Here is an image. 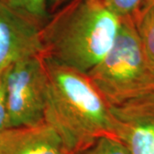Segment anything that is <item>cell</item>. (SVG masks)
<instances>
[{"label": "cell", "mask_w": 154, "mask_h": 154, "mask_svg": "<svg viewBox=\"0 0 154 154\" xmlns=\"http://www.w3.org/2000/svg\"><path fill=\"white\" fill-rule=\"evenodd\" d=\"M120 23L102 0H69L41 28L42 56L87 74L111 49Z\"/></svg>", "instance_id": "cell-1"}, {"label": "cell", "mask_w": 154, "mask_h": 154, "mask_svg": "<svg viewBox=\"0 0 154 154\" xmlns=\"http://www.w3.org/2000/svg\"><path fill=\"white\" fill-rule=\"evenodd\" d=\"M45 63L48 75L45 121L73 154L100 138L116 137L109 105L88 75L46 58Z\"/></svg>", "instance_id": "cell-2"}, {"label": "cell", "mask_w": 154, "mask_h": 154, "mask_svg": "<svg viewBox=\"0 0 154 154\" xmlns=\"http://www.w3.org/2000/svg\"><path fill=\"white\" fill-rule=\"evenodd\" d=\"M87 75L109 105L154 94V70L144 54L134 18H121L111 49Z\"/></svg>", "instance_id": "cell-3"}, {"label": "cell", "mask_w": 154, "mask_h": 154, "mask_svg": "<svg viewBox=\"0 0 154 154\" xmlns=\"http://www.w3.org/2000/svg\"><path fill=\"white\" fill-rule=\"evenodd\" d=\"M10 128L45 122L48 75L42 55L17 62L4 73Z\"/></svg>", "instance_id": "cell-4"}, {"label": "cell", "mask_w": 154, "mask_h": 154, "mask_svg": "<svg viewBox=\"0 0 154 154\" xmlns=\"http://www.w3.org/2000/svg\"><path fill=\"white\" fill-rule=\"evenodd\" d=\"M41 28L0 0V75L17 62L42 55Z\"/></svg>", "instance_id": "cell-5"}, {"label": "cell", "mask_w": 154, "mask_h": 154, "mask_svg": "<svg viewBox=\"0 0 154 154\" xmlns=\"http://www.w3.org/2000/svg\"><path fill=\"white\" fill-rule=\"evenodd\" d=\"M116 137L130 154H154V94L109 105Z\"/></svg>", "instance_id": "cell-6"}, {"label": "cell", "mask_w": 154, "mask_h": 154, "mask_svg": "<svg viewBox=\"0 0 154 154\" xmlns=\"http://www.w3.org/2000/svg\"><path fill=\"white\" fill-rule=\"evenodd\" d=\"M0 154H73L55 128L45 121L0 132Z\"/></svg>", "instance_id": "cell-7"}, {"label": "cell", "mask_w": 154, "mask_h": 154, "mask_svg": "<svg viewBox=\"0 0 154 154\" xmlns=\"http://www.w3.org/2000/svg\"><path fill=\"white\" fill-rule=\"evenodd\" d=\"M135 24L144 54L154 70V5L138 17Z\"/></svg>", "instance_id": "cell-8"}, {"label": "cell", "mask_w": 154, "mask_h": 154, "mask_svg": "<svg viewBox=\"0 0 154 154\" xmlns=\"http://www.w3.org/2000/svg\"><path fill=\"white\" fill-rule=\"evenodd\" d=\"M14 10L21 12L43 26L50 17L46 0H3Z\"/></svg>", "instance_id": "cell-9"}, {"label": "cell", "mask_w": 154, "mask_h": 154, "mask_svg": "<svg viewBox=\"0 0 154 154\" xmlns=\"http://www.w3.org/2000/svg\"><path fill=\"white\" fill-rule=\"evenodd\" d=\"M77 154H130L125 145L116 137H103Z\"/></svg>", "instance_id": "cell-10"}, {"label": "cell", "mask_w": 154, "mask_h": 154, "mask_svg": "<svg viewBox=\"0 0 154 154\" xmlns=\"http://www.w3.org/2000/svg\"><path fill=\"white\" fill-rule=\"evenodd\" d=\"M119 18L132 17L137 20L143 0H102Z\"/></svg>", "instance_id": "cell-11"}, {"label": "cell", "mask_w": 154, "mask_h": 154, "mask_svg": "<svg viewBox=\"0 0 154 154\" xmlns=\"http://www.w3.org/2000/svg\"><path fill=\"white\" fill-rule=\"evenodd\" d=\"M4 73L0 75V132L10 128Z\"/></svg>", "instance_id": "cell-12"}, {"label": "cell", "mask_w": 154, "mask_h": 154, "mask_svg": "<svg viewBox=\"0 0 154 154\" xmlns=\"http://www.w3.org/2000/svg\"><path fill=\"white\" fill-rule=\"evenodd\" d=\"M69 1V0H46V6L49 15L55 13L64 5H66Z\"/></svg>", "instance_id": "cell-13"}, {"label": "cell", "mask_w": 154, "mask_h": 154, "mask_svg": "<svg viewBox=\"0 0 154 154\" xmlns=\"http://www.w3.org/2000/svg\"><path fill=\"white\" fill-rule=\"evenodd\" d=\"M152 5H154V0H143L142 1V4H141V7H140V11L139 17L140 15H142L143 13H145L146 11L148 10L149 8H151Z\"/></svg>", "instance_id": "cell-14"}]
</instances>
